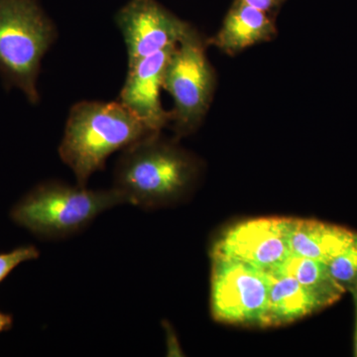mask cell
Here are the masks:
<instances>
[{
  "instance_id": "1",
  "label": "cell",
  "mask_w": 357,
  "mask_h": 357,
  "mask_svg": "<svg viewBox=\"0 0 357 357\" xmlns=\"http://www.w3.org/2000/svg\"><path fill=\"white\" fill-rule=\"evenodd\" d=\"M198 175L196 159L157 132L122 150L112 188L126 204L151 210L183 201L191 194Z\"/></svg>"
},
{
  "instance_id": "2",
  "label": "cell",
  "mask_w": 357,
  "mask_h": 357,
  "mask_svg": "<svg viewBox=\"0 0 357 357\" xmlns=\"http://www.w3.org/2000/svg\"><path fill=\"white\" fill-rule=\"evenodd\" d=\"M153 133L119 100H83L70 107L59 155L77 185L86 187L89 178L105 168L110 155Z\"/></svg>"
},
{
  "instance_id": "3",
  "label": "cell",
  "mask_w": 357,
  "mask_h": 357,
  "mask_svg": "<svg viewBox=\"0 0 357 357\" xmlns=\"http://www.w3.org/2000/svg\"><path fill=\"white\" fill-rule=\"evenodd\" d=\"M126 204L116 190H91L47 181L25 195L11 210L16 225L39 238L59 241L83 231L102 213Z\"/></svg>"
},
{
  "instance_id": "4",
  "label": "cell",
  "mask_w": 357,
  "mask_h": 357,
  "mask_svg": "<svg viewBox=\"0 0 357 357\" xmlns=\"http://www.w3.org/2000/svg\"><path fill=\"white\" fill-rule=\"evenodd\" d=\"M38 0H0V76L37 105L42 60L57 39Z\"/></svg>"
},
{
  "instance_id": "5",
  "label": "cell",
  "mask_w": 357,
  "mask_h": 357,
  "mask_svg": "<svg viewBox=\"0 0 357 357\" xmlns=\"http://www.w3.org/2000/svg\"><path fill=\"white\" fill-rule=\"evenodd\" d=\"M215 76L206 55L199 33L191 28L174 49L165 75L163 89L172 96L170 121L180 135L199 128L210 107Z\"/></svg>"
},
{
  "instance_id": "6",
  "label": "cell",
  "mask_w": 357,
  "mask_h": 357,
  "mask_svg": "<svg viewBox=\"0 0 357 357\" xmlns=\"http://www.w3.org/2000/svg\"><path fill=\"white\" fill-rule=\"evenodd\" d=\"M267 307L266 272L234 258L211 255V310L215 321L265 328Z\"/></svg>"
},
{
  "instance_id": "7",
  "label": "cell",
  "mask_w": 357,
  "mask_h": 357,
  "mask_svg": "<svg viewBox=\"0 0 357 357\" xmlns=\"http://www.w3.org/2000/svg\"><path fill=\"white\" fill-rule=\"evenodd\" d=\"M115 21L128 50V66L176 46L192 28L156 0H129Z\"/></svg>"
},
{
  "instance_id": "8",
  "label": "cell",
  "mask_w": 357,
  "mask_h": 357,
  "mask_svg": "<svg viewBox=\"0 0 357 357\" xmlns=\"http://www.w3.org/2000/svg\"><path fill=\"white\" fill-rule=\"evenodd\" d=\"M286 218L244 220L229 227L213 244L211 255L234 258L270 273L290 256Z\"/></svg>"
},
{
  "instance_id": "9",
  "label": "cell",
  "mask_w": 357,
  "mask_h": 357,
  "mask_svg": "<svg viewBox=\"0 0 357 357\" xmlns=\"http://www.w3.org/2000/svg\"><path fill=\"white\" fill-rule=\"evenodd\" d=\"M176 46L128 66V76L117 100L154 132H160L170 122V112L162 107L161 91L166 67Z\"/></svg>"
},
{
  "instance_id": "10",
  "label": "cell",
  "mask_w": 357,
  "mask_h": 357,
  "mask_svg": "<svg viewBox=\"0 0 357 357\" xmlns=\"http://www.w3.org/2000/svg\"><path fill=\"white\" fill-rule=\"evenodd\" d=\"M277 35L273 15L234 0L222 27L208 43L234 56L249 47L271 41Z\"/></svg>"
},
{
  "instance_id": "11",
  "label": "cell",
  "mask_w": 357,
  "mask_h": 357,
  "mask_svg": "<svg viewBox=\"0 0 357 357\" xmlns=\"http://www.w3.org/2000/svg\"><path fill=\"white\" fill-rule=\"evenodd\" d=\"M291 255L312 258L328 264L356 238L357 232L304 218H286Z\"/></svg>"
},
{
  "instance_id": "12",
  "label": "cell",
  "mask_w": 357,
  "mask_h": 357,
  "mask_svg": "<svg viewBox=\"0 0 357 357\" xmlns=\"http://www.w3.org/2000/svg\"><path fill=\"white\" fill-rule=\"evenodd\" d=\"M268 276L267 326L287 325L326 307L318 296L293 278L279 271Z\"/></svg>"
},
{
  "instance_id": "13",
  "label": "cell",
  "mask_w": 357,
  "mask_h": 357,
  "mask_svg": "<svg viewBox=\"0 0 357 357\" xmlns=\"http://www.w3.org/2000/svg\"><path fill=\"white\" fill-rule=\"evenodd\" d=\"M275 271L290 275L325 303L326 306L335 304L347 291L330 273L328 264L312 258L290 255Z\"/></svg>"
},
{
  "instance_id": "14",
  "label": "cell",
  "mask_w": 357,
  "mask_h": 357,
  "mask_svg": "<svg viewBox=\"0 0 357 357\" xmlns=\"http://www.w3.org/2000/svg\"><path fill=\"white\" fill-rule=\"evenodd\" d=\"M328 268L345 291L351 292L357 287V234L349 246L328 263Z\"/></svg>"
},
{
  "instance_id": "15",
  "label": "cell",
  "mask_w": 357,
  "mask_h": 357,
  "mask_svg": "<svg viewBox=\"0 0 357 357\" xmlns=\"http://www.w3.org/2000/svg\"><path fill=\"white\" fill-rule=\"evenodd\" d=\"M39 256L40 251L34 245L20 246L10 252L0 253V283L21 263L38 259Z\"/></svg>"
},
{
  "instance_id": "16",
  "label": "cell",
  "mask_w": 357,
  "mask_h": 357,
  "mask_svg": "<svg viewBox=\"0 0 357 357\" xmlns=\"http://www.w3.org/2000/svg\"><path fill=\"white\" fill-rule=\"evenodd\" d=\"M241 1L273 15L280 9L286 0H241Z\"/></svg>"
},
{
  "instance_id": "17",
  "label": "cell",
  "mask_w": 357,
  "mask_h": 357,
  "mask_svg": "<svg viewBox=\"0 0 357 357\" xmlns=\"http://www.w3.org/2000/svg\"><path fill=\"white\" fill-rule=\"evenodd\" d=\"M13 326V318L11 314L0 312V333L7 332Z\"/></svg>"
},
{
  "instance_id": "18",
  "label": "cell",
  "mask_w": 357,
  "mask_h": 357,
  "mask_svg": "<svg viewBox=\"0 0 357 357\" xmlns=\"http://www.w3.org/2000/svg\"><path fill=\"white\" fill-rule=\"evenodd\" d=\"M354 298V312H356V328H354V354L357 357V287L351 291Z\"/></svg>"
}]
</instances>
